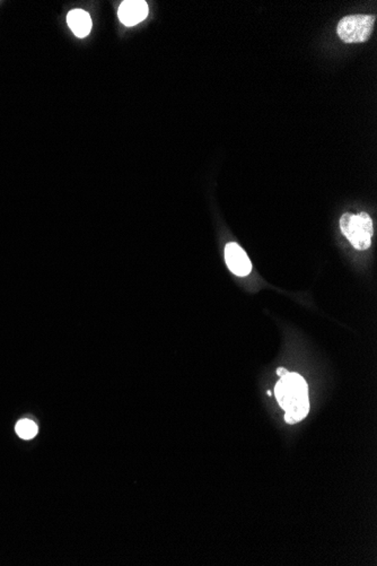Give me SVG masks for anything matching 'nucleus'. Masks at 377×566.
Instances as JSON below:
<instances>
[{"mask_svg":"<svg viewBox=\"0 0 377 566\" xmlns=\"http://www.w3.org/2000/svg\"><path fill=\"white\" fill-rule=\"evenodd\" d=\"M374 15H350L343 17L338 24V36L346 43H361L367 41L374 27Z\"/></svg>","mask_w":377,"mask_h":566,"instance_id":"3","label":"nucleus"},{"mask_svg":"<svg viewBox=\"0 0 377 566\" xmlns=\"http://www.w3.org/2000/svg\"><path fill=\"white\" fill-rule=\"evenodd\" d=\"M225 260L229 271L235 273L236 276H248L251 273L252 264L248 254L235 242H231L226 245Z\"/></svg>","mask_w":377,"mask_h":566,"instance_id":"4","label":"nucleus"},{"mask_svg":"<svg viewBox=\"0 0 377 566\" xmlns=\"http://www.w3.org/2000/svg\"><path fill=\"white\" fill-rule=\"evenodd\" d=\"M15 430H16L17 435L24 440H29L38 434V426L34 421H29V419H22L18 421Z\"/></svg>","mask_w":377,"mask_h":566,"instance_id":"7","label":"nucleus"},{"mask_svg":"<svg viewBox=\"0 0 377 566\" xmlns=\"http://www.w3.org/2000/svg\"><path fill=\"white\" fill-rule=\"evenodd\" d=\"M67 23L75 36L81 39L90 34L93 25L90 14L83 10H71L70 13L68 14Z\"/></svg>","mask_w":377,"mask_h":566,"instance_id":"6","label":"nucleus"},{"mask_svg":"<svg viewBox=\"0 0 377 566\" xmlns=\"http://www.w3.org/2000/svg\"><path fill=\"white\" fill-rule=\"evenodd\" d=\"M340 229L342 234L357 250H367L371 247L374 231L373 221L367 212H361L356 215L346 212L340 219Z\"/></svg>","mask_w":377,"mask_h":566,"instance_id":"2","label":"nucleus"},{"mask_svg":"<svg viewBox=\"0 0 377 566\" xmlns=\"http://www.w3.org/2000/svg\"><path fill=\"white\" fill-rule=\"evenodd\" d=\"M118 15L127 26H133L145 20L148 15V5L142 0H128L120 5Z\"/></svg>","mask_w":377,"mask_h":566,"instance_id":"5","label":"nucleus"},{"mask_svg":"<svg viewBox=\"0 0 377 566\" xmlns=\"http://www.w3.org/2000/svg\"><path fill=\"white\" fill-rule=\"evenodd\" d=\"M288 373H289V371L286 370V369H285V367H278V369H277V376H278V377L283 378V377H284V376H286V374H288Z\"/></svg>","mask_w":377,"mask_h":566,"instance_id":"8","label":"nucleus"},{"mask_svg":"<svg viewBox=\"0 0 377 566\" xmlns=\"http://www.w3.org/2000/svg\"><path fill=\"white\" fill-rule=\"evenodd\" d=\"M274 396L285 410V421L296 424L303 421L310 412L309 386L302 376L288 373L281 378L274 386Z\"/></svg>","mask_w":377,"mask_h":566,"instance_id":"1","label":"nucleus"}]
</instances>
